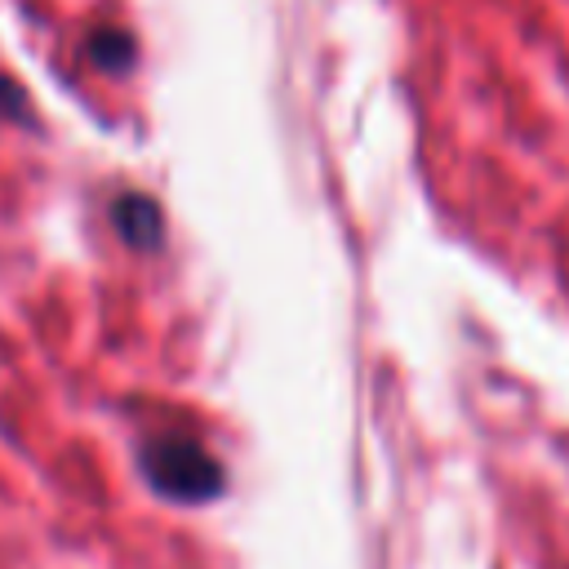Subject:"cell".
I'll use <instances>...</instances> for the list:
<instances>
[{"label": "cell", "instance_id": "6da1fadb", "mask_svg": "<svg viewBox=\"0 0 569 569\" xmlns=\"http://www.w3.org/2000/svg\"><path fill=\"white\" fill-rule=\"evenodd\" d=\"M142 476L156 493L173 502H209L222 493V467L218 458L187 431H160L147 436L138 449Z\"/></svg>", "mask_w": 569, "mask_h": 569}, {"label": "cell", "instance_id": "7a4b0ae2", "mask_svg": "<svg viewBox=\"0 0 569 569\" xmlns=\"http://www.w3.org/2000/svg\"><path fill=\"white\" fill-rule=\"evenodd\" d=\"M120 236L138 249H156L164 240V222H160V209L147 200V196H120L116 209H111Z\"/></svg>", "mask_w": 569, "mask_h": 569}, {"label": "cell", "instance_id": "3957f363", "mask_svg": "<svg viewBox=\"0 0 569 569\" xmlns=\"http://www.w3.org/2000/svg\"><path fill=\"white\" fill-rule=\"evenodd\" d=\"M89 53H93L98 67H107V71H124V67L133 62V36H129V31H116V27L93 31Z\"/></svg>", "mask_w": 569, "mask_h": 569}]
</instances>
